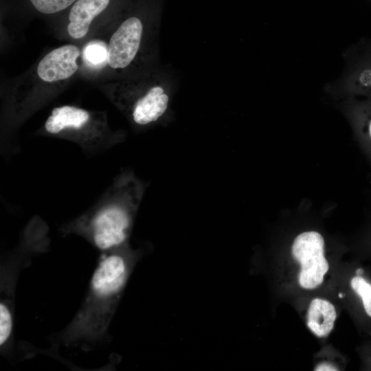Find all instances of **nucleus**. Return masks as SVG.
I'll return each instance as SVG.
<instances>
[{"mask_svg":"<svg viewBox=\"0 0 371 371\" xmlns=\"http://www.w3.org/2000/svg\"><path fill=\"white\" fill-rule=\"evenodd\" d=\"M292 256L300 265V285L306 289L319 286L328 270L324 256V240L317 232L308 231L298 234L291 247Z\"/></svg>","mask_w":371,"mask_h":371,"instance_id":"3","label":"nucleus"},{"mask_svg":"<svg viewBox=\"0 0 371 371\" xmlns=\"http://www.w3.org/2000/svg\"><path fill=\"white\" fill-rule=\"evenodd\" d=\"M339 297L342 298V297H343V295H342L341 293H339Z\"/></svg>","mask_w":371,"mask_h":371,"instance_id":"17","label":"nucleus"},{"mask_svg":"<svg viewBox=\"0 0 371 371\" xmlns=\"http://www.w3.org/2000/svg\"><path fill=\"white\" fill-rule=\"evenodd\" d=\"M90 113L82 109L71 106L54 108L45 123V131L54 135L76 128L90 120Z\"/></svg>","mask_w":371,"mask_h":371,"instance_id":"8","label":"nucleus"},{"mask_svg":"<svg viewBox=\"0 0 371 371\" xmlns=\"http://www.w3.org/2000/svg\"><path fill=\"white\" fill-rule=\"evenodd\" d=\"M123 186L121 181H116L78 220L80 229L102 251L122 246L129 235L134 207H129L124 197Z\"/></svg>","mask_w":371,"mask_h":371,"instance_id":"2","label":"nucleus"},{"mask_svg":"<svg viewBox=\"0 0 371 371\" xmlns=\"http://www.w3.org/2000/svg\"><path fill=\"white\" fill-rule=\"evenodd\" d=\"M356 273H357V275H361L363 273V270L361 269H358L356 271Z\"/></svg>","mask_w":371,"mask_h":371,"instance_id":"16","label":"nucleus"},{"mask_svg":"<svg viewBox=\"0 0 371 371\" xmlns=\"http://www.w3.org/2000/svg\"><path fill=\"white\" fill-rule=\"evenodd\" d=\"M368 141L370 142V146H369V147L371 149V120L369 121V123L368 125Z\"/></svg>","mask_w":371,"mask_h":371,"instance_id":"15","label":"nucleus"},{"mask_svg":"<svg viewBox=\"0 0 371 371\" xmlns=\"http://www.w3.org/2000/svg\"><path fill=\"white\" fill-rule=\"evenodd\" d=\"M130 264L129 257L118 251L107 253L100 259L85 306L71 330L76 337L95 336L104 330L128 277Z\"/></svg>","mask_w":371,"mask_h":371,"instance_id":"1","label":"nucleus"},{"mask_svg":"<svg viewBox=\"0 0 371 371\" xmlns=\"http://www.w3.org/2000/svg\"><path fill=\"white\" fill-rule=\"evenodd\" d=\"M315 371H336L337 369L330 363H322L319 364L315 369Z\"/></svg>","mask_w":371,"mask_h":371,"instance_id":"14","label":"nucleus"},{"mask_svg":"<svg viewBox=\"0 0 371 371\" xmlns=\"http://www.w3.org/2000/svg\"><path fill=\"white\" fill-rule=\"evenodd\" d=\"M141 21L131 17L124 21L111 37L108 46L109 65L113 69L126 67L135 57L141 43Z\"/></svg>","mask_w":371,"mask_h":371,"instance_id":"4","label":"nucleus"},{"mask_svg":"<svg viewBox=\"0 0 371 371\" xmlns=\"http://www.w3.org/2000/svg\"><path fill=\"white\" fill-rule=\"evenodd\" d=\"M168 102L169 97L162 87H150L135 102L132 111L133 121L139 125L157 121L167 110Z\"/></svg>","mask_w":371,"mask_h":371,"instance_id":"6","label":"nucleus"},{"mask_svg":"<svg viewBox=\"0 0 371 371\" xmlns=\"http://www.w3.org/2000/svg\"><path fill=\"white\" fill-rule=\"evenodd\" d=\"M78 47L61 46L47 54L39 63L37 74L45 82H54L71 77L77 71L76 60L80 56Z\"/></svg>","mask_w":371,"mask_h":371,"instance_id":"5","label":"nucleus"},{"mask_svg":"<svg viewBox=\"0 0 371 371\" xmlns=\"http://www.w3.org/2000/svg\"><path fill=\"white\" fill-rule=\"evenodd\" d=\"M34 8L45 14H52L65 9L76 0H30Z\"/></svg>","mask_w":371,"mask_h":371,"instance_id":"13","label":"nucleus"},{"mask_svg":"<svg viewBox=\"0 0 371 371\" xmlns=\"http://www.w3.org/2000/svg\"><path fill=\"white\" fill-rule=\"evenodd\" d=\"M336 317L335 306L330 302L315 298L308 306L307 326L317 337H326L333 330Z\"/></svg>","mask_w":371,"mask_h":371,"instance_id":"9","label":"nucleus"},{"mask_svg":"<svg viewBox=\"0 0 371 371\" xmlns=\"http://www.w3.org/2000/svg\"><path fill=\"white\" fill-rule=\"evenodd\" d=\"M109 0H78L71 8L67 31L74 38L84 37L92 20L108 5Z\"/></svg>","mask_w":371,"mask_h":371,"instance_id":"7","label":"nucleus"},{"mask_svg":"<svg viewBox=\"0 0 371 371\" xmlns=\"http://www.w3.org/2000/svg\"><path fill=\"white\" fill-rule=\"evenodd\" d=\"M85 63L94 68L105 65L108 58L106 45L100 41H93L87 44L83 49Z\"/></svg>","mask_w":371,"mask_h":371,"instance_id":"10","label":"nucleus"},{"mask_svg":"<svg viewBox=\"0 0 371 371\" xmlns=\"http://www.w3.org/2000/svg\"><path fill=\"white\" fill-rule=\"evenodd\" d=\"M350 285L361 298L364 310L371 317V284L362 277L357 276L352 278Z\"/></svg>","mask_w":371,"mask_h":371,"instance_id":"11","label":"nucleus"},{"mask_svg":"<svg viewBox=\"0 0 371 371\" xmlns=\"http://www.w3.org/2000/svg\"><path fill=\"white\" fill-rule=\"evenodd\" d=\"M13 326V319L8 306L4 302L0 303V345L2 346L10 337Z\"/></svg>","mask_w":371,"mask_h":371,"instance_id":"12","label":"nucleus"}]
</instances>
